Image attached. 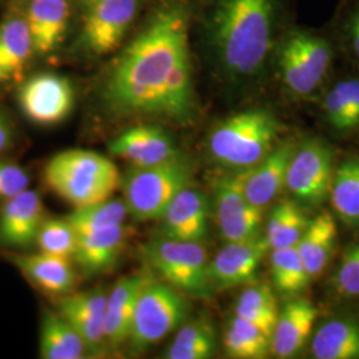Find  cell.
Returning a JSON list of instances; mask_svg holds the SVG:
<instances>
[{"label":"cell","instance_id":"cell-1","mask_svg":"<svg viewBox=\"0 0 359 359\" xmlns=\"http://www.w3.org/2000/svg\"><path fill=\"white\" fill-rule=\"evenodd\" d=\"M189 10L169 0L117 57L103 86L107 107L120 116L191 123L196 115Z\"/></svg>","mask_w":359,"mask_h":359},{"label":"cell","instance_id":"cell-2","mask_svg":"<svg viewBox=\"0 0 359 359\" xmlns=\"http://www.w3.org/2000/svg\"><path fill=\"white\" fill-rule=\"evenodd\" d=\"M281 0H212L208 39L221 74L243 83L259 76L278 46Z\"/></svg>","mask_w":359,"mask_h":359},{"label":"cell","instance_id":"cell-3","mask_svg":"<svg viewBox=\"0 0 359 359\" xmlns=\"http://www.w3.org/2000/svg\"><path fill=\"white\" fill-rule=\"evenodd\" d=\"M44 182L74 208L111 198L121 177L107 156L87 149H67L50 158L43 172Z\"/></svg>","mask_w":359,"mask_h":359},{"label":"cell","instance_id":"cell-4","mask_svg":"<svg viewBox=\"0 0 359 359\" xmlns=\"http://www.w3.org/2000/svg\"><path fill=\"white\" fill-rule=\"evenodd\" d=\"M280 132V126L269 111L252 108L229 116L210 132L209 154L219 165L248 170L261 163Z\"/></svg>","mask_w":359,"mask_h":359},{"label":"cell","instance_id":"cell-5","mask_svg":"<svg viewBox=\"0 0 359 359\" xmlns=\"http://www.w3.org/2000/svg\"><path fill=\"white\" fill-rule=\"evenodd\" d=\"M192 163L182 154L151 165L130 167L121 179L129 216L137 221L160 219L173 198L192 181Z\"/></svg>","mask_w":359,"mask_h":359},{"label":"cell","instance_id":"cell-6","mask_svg":"<svg viewBox=\"0 0 359 359\" xmlns=\"http://www.w3.org/2000/svg\"><path fill=\"white\" fill-rule=\"evenodd\" d=\"M148 266L168 285L193 298H210L215 290L209 277L205 249L200 243L157 237L142 245Z\"/></svg>","mask_w":359,"mask_h":359},{"label":"cell","instance_id":"cell-7","mask_svg":"<svg viewBox=\"0 0 359 359\" xmlns=\"http://www.w3.org/2000/svg\"><path fill=\"white\" fill-rule=\"evenodd\" d=\"M187 295L151 277L139 295L129 333L130 353L140 354L176 332L188 317Z\"/></svg>","mask_w":359,"mask_h":359},{"label":"cell","instance_id":"cell-8","mask_svg":"<svg viewBox=\"0 0 359 359\" xmlns=\"http://www.w3.org/2000/svg\"><path fill=\"white\" fill-rule=\"evenodd\" d=\"M332 60L330 43L306 29L289 31L277 46L283 86L295 97H308L321 87Z\"/></svg>","mask_w":359,"mask_h":359},{"label":"cell","instance_id":"cell-9","mask_svg":"<svg viewBox=\"0 0 359 359\" xmlns=\"http://www.w3.org/2000/svg\"><path fill=\"white\" fill-rule=\"evenodd\" d=\"M333 181V152L321 140L302 142L290 158L285 185L304 204L320 205L330 194Z\"/></svg>","mask_w":359,"mask_h":359},{"label":"cell","instance_id":"cell-10","mask_svg":"<svg viewBox=\"0 0 359 359\" xmlns=\"http://www.w3.org/2000/svg\"><path fill=\"white\" fill-rule=\"evenodd\" d=\"M18 103L29 121L39 126H55L71 114L75 92L67 77L43 72L22 83L18 90Z\"/></svg>","mask_w":359,"mask_h":359},{"label":"cell","instance_id":"cell-11","mask_svg":"<svg viewBox=\"0 0 359 359\" xmlns=\"http://www.w3.org/2000/svg\"><path fill=\"white\" fill-rule=\"evenodd\" d=\"M245 170L215 182V205L218 228L226 243L245 241L259 236L262 208L253 205L244 193Z\"/></svg>","mask_w":359,"mask_h":359},{"label":"cell","instance_id":"cell-12","mask_svg":"<svg viewBox=\"0 0 359 359\" xmlns=\"http://www.w3.org/2000/svg\"><path fill=\"white\" fill-rule=\"evenodd\" d=\"M81 41L86 50L102 56L114 51L132 25L137 0H97L90 6Z\"/></svg>","mask_w":359,"mask_h":359},{"label":"cell","instance_id":"cell-13","mask_svg":"<svg viewBox=\"0 0 359 359\" xmlns=\"http://www.w3.org/2000/svg\"><path fill=\"white\" fill-rule=\"evenodd\" d=\"M46 210L39 193L26 189L0 206V246L25 250L35 245Z\"/></svg>","mask_w":359,"mask_h":359},{"label":"cell","instance_id":"cell-14","mask_svg":"<svg viewBox=\"0 0 359 359\" xmlns=\"http://www.w3.org/2000/svg\"><path fill=\"white\" fill-rule=\"evenodd\" d=\"M268 250V241L261 236L228 243L209 262V277L213 287L224 290L253 281Z\"/></svg>","mask_w":359,"mask_h":359},{"label":"cell","instance_id":"cell-15","mask_svg":"<svg viewBox=\"0 0 359 359\" xmlns=\"http://www.w3.org/2000/svg\"><path fill=\"white\" fill-rule=\"evenodd\" d=\"M109 152L128 161L130 167H151L181 154L167 130L154 124L126 129L109 142Z\"/></svg>","mask_w":359,"mask_h":359},{"label":"cell","instance_id":"cell-16","mask_svg":"<svg viewBox=\"0 0 359 359\" xmlns=\"http://www.w3.org/2000/svg\"><path fill=\"white\" fill-rule=\"evenodd\" d=\"M107 293L81 292L59 298L57 311L75 329L90 355H102L107 348L104 334Z\"/></svg>","mask_w":359,"mask_h":359},{"label":"cell","instance_id":"cell-17","mask_svg":"<svg viewBox=\"0 0 359 359\" xmlns=\"http://www.w3.org/2000/svg\"><path fill=\"white\" fill-rule=\"evenodd\" d=\"M151 277L144 271L124 276L107 294L104 316L107 347L118 348L128 342L139 295Z\"/></svg>","mask_w":359,"mask_h":359},{"label":"cell","instance_id":"cell-18","mask_svg":"<svg viewBox=\"0 0 359 359\" xmlns=\"http://www.w3.org/2000/svg\"><path fill=\"white\" fill-rule=\"evenodd\" d=\"M7 258L28 283L46 294L60 298L75 292L77 274L71 258L40 252L34 255L11 253Z\"/></svg>","mask_w":359,"mask_h":359},{"label":"cell","instance_id":"cell-19","mask_svg":"<svg viewBox=\"0 0 359 359\" xmlns=\"http://www.w3.org/2000/svg\"><path fill=\"white\" fill-rule=\"evenodd\" d=\"M160 219L163 237L201 244L208 236L205 194L187 187L173 198Z\"/></svg>","mask_w":359,"mask_h":359},{"label":"cell","instance_id":"cell-20","mask_svg":"<svg viewBox=\"0 0 359 359\" xmlns=\"http://www.w3.org/2000/svg\"><path fill=\"white\" fill-rule=\"evenodd\" d=\"M129 237L130 231L126 225L77 234L76 249L72 259H75L84 274H100L115 266L128 244Z\"/></svg>","mask_w":359,"mask_h":359},{"label":"cell","instance_id":"cell-21","mask_svg":"<svg viewBox=\"0 0 359 359\" xmlns=\"http://www.w3.org/2000/svg\"><path fill=\"white\" fill-rule=\"evenodd\" d=\"M294 145L285 142L271 149L257 165L245 170L244 193L253 205L264 208L281 192Z\"/></svg>","mask_w":359,"mask_h":359},{"label":"cell","instance_id":"cell-22","mask_svg":"<svg viewBox=\"0 0 359 359\" xmlns=\"http://www.w3.org/2000/svg\"><path fill=\"white\" fill-rule=\"evenodd\" d=\"M34 51L26 15L15 13L0 23V86L20 81Z\"/></svg>","mask_w":359,"mask_h":359},{"label":"cell","instance_id":"cell-23","mask_svg":"<svg viewBox=\"0 0 359 359\" xmlns=\"http://www.w3.org/2000/svg\"><path fill=\"white\" fill-rule=\"evenodd\" d=\"M318 311L308 301L295 299L278 313L271 334V350L278 358H293L308 341Z\"/></svg>","mask_w":359,"mask_h":359},{"label":"cell","instance_id":"cell-24","mask_svg":"<svg viewBox=\"0 0 359 359\" xmlns=\"http://www.w3.org/2000/svg\"><path fill=\"white\" fill-rule=\"evenodd\" d=\"M68 18V0H29L26 20L35 53L50 55L62 44Z\"/></svg>","mask_w":359,"mask_h":359},{"label":"cell","instance_id":"cell-25","mask_svg":"<svg viewBox=\"0 0 359 359\" xmlns=\"http://www.w3.org/2000/svg\"><path fill=\"white\" fill-rule=\"evenodd\" d=\"M39 353L44 359H81L88 354L84 341L59 311L44 310Z\"/></svg>","mask_w":359,"mask_h":359},{"label":"cell","instance_id":"cell-26","mask_svg":"<svg viewBox=\"0 0 359 359\" xmlns=\"http://www.w3.org/2000/svg\"><path fill=\"white\" fill-rule=\"evenodd\" d=\"M337 224L332 215L323 212L310 221L295 249L310 278L320 276L333 255L337 240Z\"/></svg>","mask_w":359,"mask_h":359},{"label":"cell","instance_id":"cell-27","mask_svg":"<svg viewBox=\"0 0 359 359\" xmlns=\"http://www.w3.org/2000/svg\"><path fill=\"white\" fill-rule=\"evenodd\" d=\"M318 359H359V326L355 322L333 320L322 325L311 342Z\"/></svg>","mask_w":359,"mask_h":359},{"label":"cell","instance_id":"cell-28","mask_svg":"<svg viewBox=\"0 0 359 359\" xmlns=\"http://www.w3.org/2000/svg\"><path fill=\"white\" fill-rule=\"evenodd\" d=\"M217 347L215 327L208 320L182 323L167 350L168 359H208Z\"/></svg>","mask_w":359,"mask_h":359},{"label":"cell","instance_id":"cell-29","mask_svg":"<svg viewBox=\"0 0 359 359\" xmlns=\"http://www.w3.org/2000/svg\"><path fill=\"white\" fill-rule=\"evenodd\" d=\"M224 347L231 358H265L271 348V337L255 323L234 316L224 334Z\"/></svg>","mask_w":359,"mask_h":359},{"label":"cell","instance_id":"cell-30","mask_svg":"<svg viewBox=\"0 0 359 359\" xmlns=\"http://www.w3.org/2000/svg\"><path fill=\"white\" fill-rule=\"evenodd\" d=\"M128 216L124 200L108 198L96 204L75 208L65 218L76 234H83L124 225Z\"/></svg>","mask_w":359,"mask_h":359},{"label":"cell","instance_id":"cell-31","mask_svg":"<svg viewBox=\"0 0 359 359\" xmlns=\"http://www.w3.org/2000/svg\"><path fill=\"white\" fill-rule=\"evenodd\" d=\"M309 221L302 209L293 201H283L273 209L266 225L265 238L269 249L292 248L298 244Z\"/></svg>","mask_w":359,"mask_h":359},{"label":"cell","instance_id":"cell-32","mask_svg":"<svg viewBox=\"0 0 359 359\" xmlns=\"http://www.w3.org/2000/svg\"><path fill=\"white\" fill-rule=\"evenodd\" d=\"M330 197L339 217L347 224L359 225V158H350L337 169Z\"/></svg>","mask_w":359,"mask_h":359},{"label":"cell","instance_id":"cell-33","mask_svg":"<svg viewBox=\"0 0 359 359\" xmlns=\"http://www.w3.org/2000/svg\"><path fill=\"white\" fill-rule=\"evenodd\" d=\"M234 311L236 316L255 323L270 337L280 313L276 297L268 285L248 287L238 297Z\"/></svg>","mask_w":359,"mask_h":359},{"label":"cell","instance_id":"cell-34","mask_svg":"<svg viewBox=\"0 0 359 359\" xmlns=\"http://www.w3.org/2000/svg\"><path fill=\"white\" fill-rule=\"evenodd\" d=\"M270 265L274 285L283 294H298L308 286L310 276L295 246L273 249Z\"/></svg>","mask_w":359,"mask_h":359},{"label":"cell","instance_id":"cell-35","mask_svg":"<svg viewBox=\"0 0 359 359\" xmlns=\"http://www.w3.org/2000/svg\"><path fill=\"white\" fill-rule=\"evenodd\" d=\"M77 234L67 218H46L39 229L35 245L40 253L74 258Z\"/></svg>","mask_w":359,"mask_h":359},{"label":"cell","instance_id":"cell-36","mask_svg":"<svg viewBox=\"0 0 359 359\" xmlns=\"http://www.w3.org/2000/svg\"><path fill=\"white\" fill-rule=\"evenodd\" d=\"M323 111L329 123L338 130H348L353 128L346 92L342 81L337 83L323 99Z\"/></svg>","mask_w":359,"mask_h":359},{"label":"cell","instance_id":"cell-37","mask_svg":"<svg viewBox=\"0 0 359 359\" xmlns=\"http://www.w3.org/2000/svg\"><path fill=\"white\" fill-rule=\"evenodd\" d=\"M335 287L341 294L359 297V245L348 249L342 257L335 276Z\"/></svg>","mask_w":359,"mask_h":359},{"label":"cell","instance_id":"cell-38","mask_svg":"<svg viewBox=\"0 0 359 359\" xmlns=\"http://www.w3.org/2000/svg\"><path fill=\"white\" fill-rule=\"evenodd\" d=\"M29 181V175L25 168L0 156V201H6L28 189Z\"/></svg>","mask_w":359,"mask_h":359},{"label":"cell","instance_id":"cell-39","mask_svg":"<svg viewBox=\"0 0 359 359\" xmlns=\"http://www.w3.org/2000/svg\"><path fill=\"white\" fill-rule=\"evenodd\" d=\"M348 102V112L353 128L359 124V80H342Z\"/></svg>","mask_w":359,"mask_h":359},{"label":"cell","instance_id":"cell-40","mask_svg":"<svg viewBox=\"0 0 359 359\" xmlns=\"http://www.w3.org/2000/svg\"><path fill=\"white\" fill-rule=\"evenodd\" d=\"M15 129L13 123L3 111H0V156L13 148Z\"/></svg>","mask_w":359,"mask_h":359},{"label":"cell","instance_id":"cell-41","mask_svg":"<svg viewBox=\"0 0 359 359\" xmlns=\"http://www.w3.org/2000/svg\"><path fill=\"white\" fill-rule=\"evenodd\" d=\"M348 35H350L351 48H353V51H354L359 60V11L351 19L350 28H348Z\"/></svg>","mask_w":359,"mask_h":359},{"label":"cell","instance_id":"cell-42","mask_svg":"<svg viewBox=\"0 0 359 359\" xmlns=\"http://www.w3.org/2000/svg\"><path fill=\"white\" fill-rule=\"evenodd\" d=\"M95 1H97V0H84V3H87L88 6H90V4H93Z\"/></svg>","mask_w":359,"mask_h":359}]
</instances>
